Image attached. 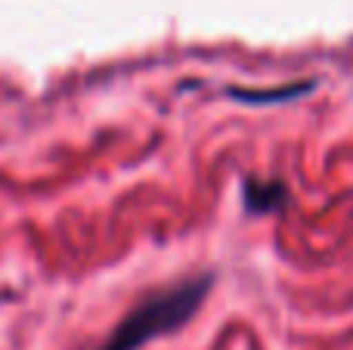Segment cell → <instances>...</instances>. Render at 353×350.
<instances>
[{
	"label": "cell",
	"instance_id": "6da1fadb",
	"mask_svg": "<svg viewBox=\"0 0 353 350\" xmlns=\"http://www.w3.org/2000/svg\"><path fill=\"white\" fill-rule=\"evenodd\" d=\"M208 289H211V276L205 273L152 291L112 329V335L97 350H140L146 341L186 326V320H192V313L201 307Z\"/></svg>",
	"mask_w": 353,
	"mask_h": 350
},
{
	"label": "cell",
	"instance_id": "3957f363",
	"mask_svg": "<svg viewBox=\"0 0 353 350\" xmlns=\"http://www.w3.org/2000/svg\"><path fill=\"white\" fill-rule=\"evenodd\" d=\"M310 90H313V84H292L285 90H239V87H232L230 96L242 99V103H285V99L310 93Z\"/></svg>",
	"mask_w": 353,
	"mask_h": 350
},
{
	"label": "cell",
	"instance_id": "7a4b0ae2",
	"mask_svg": "<svg viewBox=\"0 0 353 350\" xmlns=\"http://www.w3.org/2000/svg\"><path fill=\"white\" fill-rule=\"evenodd\" d=\"M285 202V186L276 183V180H248L245 183V205L248 211H257V214H267V211H276L279 205Z\"/></svg>",
	"mask_w": 353,
	"mask_h": 350
}]
</instances>
